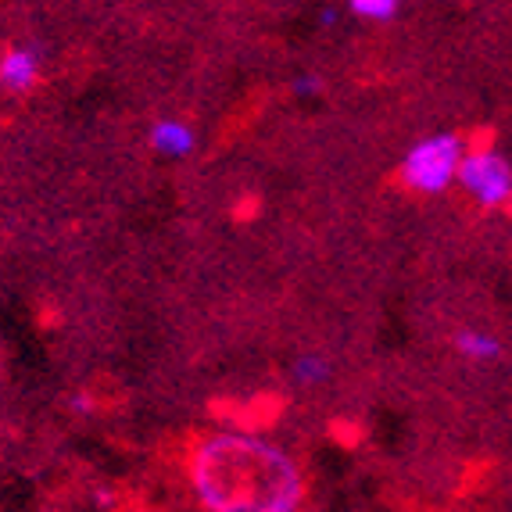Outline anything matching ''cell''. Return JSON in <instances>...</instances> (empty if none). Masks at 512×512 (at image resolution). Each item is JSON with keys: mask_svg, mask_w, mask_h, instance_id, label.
<instances>
[{"mask_svg": "<svg viewBox=\"0 0 512 512\" xmlns=\"http://www.w3.org/2000/svg\"><path fill=\"white\" fill-rule=\"evenodd\" d=\"M291 94L294 97H316V94H323V76H319V72H301V76L291 79Z\"/></svg>", "mask_w": 512, "mask_h": 512, "instance_id": "cell-9", "label": "cell"}, {"mask_svg": "<svg viewBox=\"0 0 512 512\" xmlns=\"http://www.w3.org/2000/svg\"><path fill=\"white\" fill-rule=\"evenodd\" d=\"M69 409L76 412V416H94V412H97L94 394H90V391H76V394H69Z\"/></svg>", "mask_w": 512, "mask_h": 512, "instance_id": "cell-10", "label": "cell"}, {"mask_svg": "<svg viewBox=\"0 0 512 512\" xmlns=\"http://www.w3.org/2000/svg\"><path fill=\"white\" fill-rule=\"evenodd\" d=\"M319 26H323V29L341 26V8H330V4H326V8H319Z\"/></svg>", "mask_w": 512, "mask_h": 512, "instance_id": "cell-11", "label": "cell"}, {"mask_svg": "<svg viewBox=\"0 0 512 512\" xmlns=\"http://www.w3.org/2000/svg\"><path fill=\"white\" fill-rule=\"evenodd\" d=\"M147 144H151L154 154H162V158H172V162H180V158H190L197 147V133L190 122L183 119H158L151 129H147Z\"/></svg>", "mask_w": 512, "mask_h": 512, "instance_id": "cell-5", "label": "cell"}, {"mask_svg": "<svg viewBox=\"0 0 512 512\" xmlns=\"http://www.w3.org/2000/svg\"><path fill=\"white\" fill-rule=\"evenodd\" d=\"M330 359L326 355H319V351H305V355H298V359L291 362V380L298 387H319L330 380Z\"/></svg>", "mask_w": 512, "mask_h": 512, "instance_id": "cell-7", "label": "cell"}, {"mask_svg": "<svg viewBox=\"0 0 512 512\" xmlns=\"http://www.w3.org/2000/svg\"><path fill=\"white\" fill-rule=\"evenodd\" d=\"M43 79V54L36 43H11L0 51V90L22 97L36 90Z\"/></svg>", "mask_w": 512, "mask_h": 512, "instance_id": "cell-4", "label": "cell"}, {"mask_svg": "<svg viewBox=\"0 0 512 512\" xmlns=\"http://www.w3.org/2000/svg\"><path fill=\"white\" fill-rule=\"evenodd\" d=\"M190 484L197 502L219 512H291L305 502L298 462L244 434H212L190 455Z\"/></svg>", "mask_w": 512, "mask_h": 512, "instance_id": "cell-1", "label": "cell"}, {"mask_svg": "<svg viewBox=\"0 0 512 512\" xmlns=\"http://www.w3.org/2000/svg\"><path fill=\"white\" fill-rule=\"evenodd\" d=\"M348 11L362 22H391L402 11V0H348Z\"/></svg>", "mask_w": 512, "mask_h": 512, "instance_id": "cell-8", "label": "cell"}, {"mask_svg": "<svg viewBox=\"0 0 512 512\" xmlns=\"http://www.w3.org/2000/svg\"><path fill=\"white\" fill-rule=\"evenodd\" d=\"M452 348L459 351L466 362H473V366H487V362L502 359V341H498L495 333L477 330V326H462L452 337Z\"/></svg>", "mask_w": 512, "mask_h": 512, "instance_id": "cell-6", "label": "cell"}, {"mask_svg": "<svg viewBox=\"0 0 512 512\" xmlns=\"http://www.w3.org/2000/svg\"><path fill=\"white\" fill-rule=\"evenodd\" d=\"M466 194L477 201L480 208H505L512 205V162L495 147H466L455 176Z\"/></svg>", "mask_w": 512, "mask_h": 512, "instance_id": "cell-3", "label": "cell"}, {"mask_svg": "<svg viewBox=\"0 0 512 512\" xmlns=\"http://www.w3.org/2000/svg\"><path fill=\"white\" fill-rule=\"evenodd\" d=\"M462 154H466V137H459L455 129H441L430 137L416 140L398 162V180L405 190L423 197L444 194L448 187H455L459 176Z\"/></svg>", "mask_w": 512, "mask_h": 512, "instance_id": "cell-2", "label": "cell"}]
</instances>
